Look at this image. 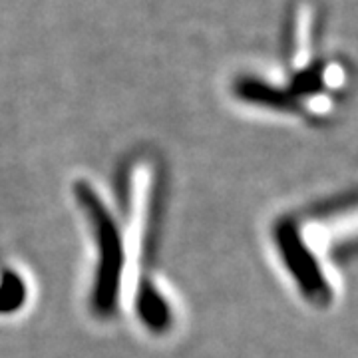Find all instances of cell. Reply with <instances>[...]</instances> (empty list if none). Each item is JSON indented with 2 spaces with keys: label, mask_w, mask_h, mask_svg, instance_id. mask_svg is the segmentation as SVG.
<instances>
[{
  "label": "cell",
  "mask_w": 358,
  "mask_h": 358,
  "mask_svg": "<svg viewBox=\"0 0 358 358\" xmlns=\"http://www.w3.org/2000/svg\"><path fill=\"white\" fill-rule=\"evenodd\" d=\"M76 197L86 217L92 221L96 249H98V267H96L92 305L100 315H110L117 305L120 282L124 273V257H126L120 229L114 217L110 215L108 207L102 203V199L98 197V193L90 183L86 181L76 183Z\"/></svg>",
  "instance_id": "obj_1"
},
{
  "label": "cell",
  "mask_w": 358,
  "mask_h": 358,
  "mask_svg": "<svg viewBox=\"0 0 358 358\" xmlns=\"http://www.w3.org/2000/svg\"><path fill=\"white\" fill-rule=\"evenodd\" d=\"M275 237H277V245L281 247L285 263L291 268L293 277H296L303 293L308 299L324 305V301L331 299L329 282L324 281L320 267L313 259V253H308L307 245L303 243V237L299 235L296 227L289 221L281 223L275 231Z\"/></svg>",
  "instance_id": "obj_2"
},
{
  "label": "cell",
  "mask_w": 358,
  "mask_h": 358,
  "mask_svg": "<svg viewBox=\"0 0 358 358\" xmlns=\"http://www.w3.org/2000/svg\"><path fill=\"white\" fill-rule=\"evenodd\" d=\"M138 310H140L141 320L155 331L166 329L167 320H169V308L166 307L164 299L155 293L152 287H143L138 301Z\"/></svg>",
  "instance_id": "obj_3"
},
{
  "label": "cell",
  "mask_w": 358,
  "mask_h": 358,
  "mask_svg": "<svg viewBox=\"0 0 358 358\" xmlns=\"http://www.w3.org/2000/svg\"><path fill=\"white\" fill-rule=\"evenodd\" d=\"M24 299V287L18 277L8 275L0 285V310H13Z\"/></svg>",
  "instance_id": "obj_4"
}]
</instances>
